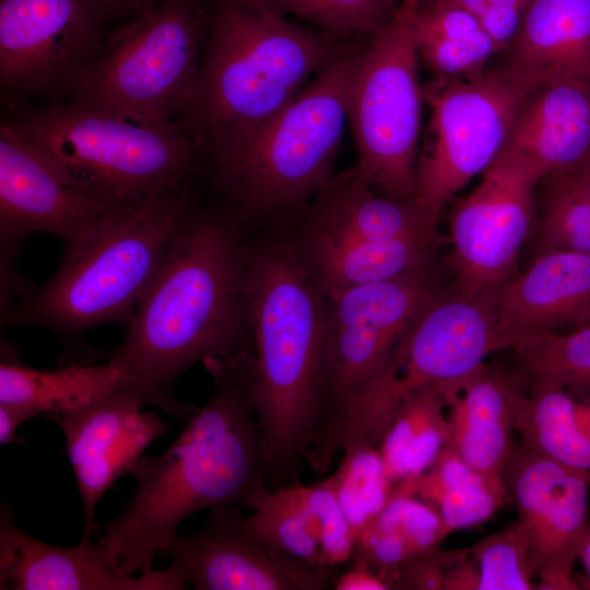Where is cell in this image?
<instances>
[{
  "mask_svg": "<svg viewBox=\"0 0 590 590\" xmlns=\"http://www.w3.org/2000/svg\"><path fill=\"white\" fill-rule=\"evenodd\" d=\"M283 14H294L317 28L344 37L377 33L394 8L388 0H259Z\"/></svg>",
  "mask_w": 590,
  "mask_h": 590,
  "instance_id": "d590c367",
  "label": "cell"
},
{
  "mask_svg": "<svg viewBox=\"0 0 590 590\" xmlns=\"http://www.w3.org/2000/svg\"><path fill=\"white\" fill-rule=\"evenodd\" d=\"M539 226L540 252L590 253V172L581 166L553 174Z\"/></svg>",
  "mask_w": 590,
  "mask_h": 590,
  "instance_id": "836d02e7",
  "label": "cell"
},
{
  "mask_svg": "<svg viewBox=\"0 0 590 590\" xmlns=\"http://www.w3.org/2000/svg\"><path fill=\"white\" fill-rule=\"evenodd\" d=\"M436 288L433 264L347 288L327 299L321 403L305 463L323 474L349 422L393 349Z\"/></svg>",
  "mask_w": 590,
  "mask_h": 590,
  "instance_id": "9c48e42d",
  "label": "cell"
},
{
  "mask_svg": "<svg viewBox=\"0 0 590 590\" xmlns=\"http://www.w3.org/2000/svg\"><path fill=\"white\" fill-rule=\"evenodd\" d=\"M393 487L429 503L451 533L487 521L509 497L503 476L473 468L450 447L425 472Z\"/></svg>",
  "mask_w": 590,
  "mask_h": 590,
  "instance_id": "f546056e",
  "label": "cell"
},
{
  "mask_svg": "<svg viewBox=\"0 0 590 590\" xmlns=\"http://www.w3.org/2000/svg\"><path fill=\"white\" fill-rule=\"evenodd\" d=\"M539 182L524 167L498 155L474 190L456 204L449 217V263L461 295L499 287L514 276Z\"/></svg>",
  "mask_w": 590,
  "mask_h": 590,
  "instance_id": "9a60e30c",
  "label": "cell"
},
{
  "mask_svg": "<svg viewBox=\"0 0 590 590\" xmlns=\"http://www.w3.org/2000/svg\"><path fill=\"white\" fill-rule=\"evenodd\" d=\"M583 324H590V318H589L588 321H587L586 323H583Z\"/></svg>",
  "mask_w": 590,
  "mask_h": 590,
  "instance_id": "bcb514c9",
  "label": "cell"
},
{
  "mask_svg": "<svg viewBox=\"0 0 590 590\" xmlns=\"http://www.w3.org/2000/svg\"><path fill=\"white\" fill-rule=\"evenodd\" d=\"M349 39L295 24L259 0H212L198 83L179 125L203 154L256 129L357 46Z\"/></svg>",
  "mask_w": 590,
  "mask_h": 590,
  "instance_id": "277c9868",
  "label": "cell"
},
{
  "mask_svg": "<svg viewBox=\"0 0 590 590\" xmlns=\"http://www.w3.org/2000/svg\"><path fill=\"white\" fill-rule=\"evenodd\" d=\"M530 94L499 66L475 80L434 79L424 86L432 115L413 201L439 219L452 197L495 162Z\"/></svg>",
  "mask_w": 590,
  "mask_h": 590,
  "instance_id": "7c38bea8",
  "label": "cell"
},
{
  "mask_svg": "<svg viewBox=\"0 0 590 590\" xmlns=\"http://www.w3.org/2000/svg\"><path fill=\"white\" fill-rule=\"evenodd\" d=\"M461 382L413 391L391 413L377 446L393 486L425 472L450 446L448 409Z\"/></svg>",
  "mask_w": 590,
  "mask_h": 590,
  "instance_id": "4316f807",
  "label": "cell"
},
{
  "mask_svg": "<svg viewBox=\"0 0 590 590\" xmlns=\"http://www.w3.org/2000/svg\"><path fill=\"white\" fill-rule=\"evenodd\" d=\"M504 481L529 543L536 589H580L574 568L589 528L590 472L516 442Z\"/></svg>",
  "mask_w": 590,
  "mask_h": 590,
  "instance_id": "5bb4252c",
  "label": "cell"
},
{
  "mask_svg": "<svg viewBox=\"0 0 590 590\" xmlns=\"http://www.w3.org/2000/svg\"><path fill=\"white\" fill-rule=\"evenodd\" d=\"M288 487L311 527L321 552V562L333 568L352 558L356 543L353 529L328 479Z\"/></svg>",
  "mask_w": 590,
  "mask_h": 590,
  "instance_id": "8d00e7d4",
  "label": "cell"
},
{
  "mask_svg": "<svg viewBox=\"0 0 590 590\" xmlns=\"http://www.w3.org/2000/svg\"><path fill=\"white\" fill-rule=\"evenodd\" d=\"M102 0H0V88L12 104L67 101L102 52Z\"/></svg>",
  "mask_w": 590,
  "mask_h": 590,
  "instance_id": "4fadbf2b",
  "label": "cell"
},
{
  "mask_svg": "<svg viewBox=\"0 0 590 590\" xmlns=\"http://www.w3.org/2000/svg\"><path fill=\"white\" fill-rule=\"evenodd\" d=\"M499 67L531 93L563 81L590 82V0H529Z\"/></svg>",
  "mask_w": 590,
  "mask_h": 590,
  "instance_id": "603a6c76",
  "label": "cell"
},
{
  "mask_svg": "<svg viewBox=\"0 0 590 590\" xmlns=\"http://www.w3.org/2000/svg\"><path fill=\"white\" fill-rule=\"evenodd\" d=\"M437 222V216L413 200L379 193L352 168L335 174L290 224L338 238L440 241Z\"/></svg>",
  "mask_w": 590,
  "mask_h": 590,
  "instance_id": "cb8c5ba5",
  "label": "cell"
},
{
  "mask_svg": "<svg viewBox=\"0 0 590 590\" xmlns=\"http://www.w3.org/2000/svg\"><path fill=\"white\" fill-rule=\"evenodd\" d=\"M375 519L399 534L417 557L437 551L451 533L429 503L394 487Z\"/></svg>",
  "mask_w": 590,
  "mask_h": 590,
  "instance_id": "74e56055",
  "label": "cell"
},
{
  "mask_svg": "<svg viewBox=\"0 0 590 590\" xmlns=\"http://www.w3.org/2000/svg\"><path fill=\"white\" fill-rule=\"evenodd\" d=\"M590 155V82L556 81L532 92L518 111L499 156L540 181Z\"/></svg>",
  "mask_w": 590,
  "mask_h": 590,
  "instance_id": "7402d4cb",
  "label": "cell"
},
{
  "mask_svg": "<svg viewBox=\"0 0 590 590\" xmlns=\"http://www.w3.org/2000/svg\"><path fill=\"white\" fill-rule=\"evenodd\" d=\"M388 1H389L390 5H391L392 8L396 9V7H397L400 2H402L403 0H388ZM411 1H414V2H415V0H411Z\"/></svg>",
  "mask_w": 590,
  "mask_h": 590,
  "instance_id": "f6af8a7d",
  "label": "cell"
},
{
  "mask_svg": "<svg viewBox=\"0 0 590 590\" xmlns=\"http://www.w3.org/2000/svg\"><path fill=\"white\" fill-rule=\"evenodd\" d=\"M416 1V0H415ZM471 14L505 51L512 42L529 0H439Z\"/></svg>",
  "mask_w": 590,
  "mask_h": 590,
  "instance_id": "f35d334b",
  "label": "cell"
},
{
  "mask_svg": "<svg viewBox=\"0 0 590 590\" xmlns=\"http://www.w3.org/2000/svg\"><path fill=\"white\" fill-rule=\"evenodd\" d=\"M590 318V253L539 252L520 275L499 291L497 334L502 350Z\"/></svg>",
  "mask_w": 590,
  "mask_h": 590,
  "instance_id": "ffe728a7",
  "label": "cell"
},
{
  "mask_svg": "<svg viewBox=\"0 0 590 590\" xmlns=\"http://www.w3.org/2000/svg\"><path fill=\"white\" fill-rule=\"evenodd\" d=\"M339 467L329 480L357 539L362 530L381 511L393 485L378 446L363 437L344 441Z\"/></svg>",
  "mask_w": 590,
  "mask_h": 590,
  "instance_id": "4dcf8cb0",
  "label": "cell"
},
{
  "mask_svg": "<svg viewBox=\"0 0 590 590\" xmlns=\"http://www.w3.org/2000/svg\"><path fill=\"white\" fill-rule=\"evenodd\" d=\"M248 353L203 361L213 384L208 401L163 452L143 455L132 468L133 493L101 539L122 573L152 570L188 517L223 506L247 508L268 485Z\"/></svg>",
  "mask_w": 590,
  "mask_h": 590,
  "instance_id": "7a4b0ae2",
  "label": "cell"
},
{
  "mask_svg": "<svg viewBox=\"0 0 590 590\" xmlns=\"http://www.w3.org/2000/svg\"><path fill=\"white\" fill-rule=\"evenodd\" d=\"M281 231L324 297L433 264L439 245L433 240L338 238L297 224H290Z\"/></svg>",
  "mask_w": 590,
  "mask_h": 590,
  "instance_id": "d4e9b609",
  "label": "cell"
},
{
  "mask_svg": "<svg viewBox=\"0 0 590 590\" xmlns=\"http://www.w3.org/2000/svg\"><path fill=\"white\" fill-rule=\"evenodd\" d=\"M579 560L581 562L586 576L583 578H576L580 588L590 589V521H589V528L586 535V540L579 556Z\"/></svg>",
  "mask_w": 590,
  "mask_h": 590,
  "instance_id": "7bdbcfd3",
  "label": "cell"
},
{
  "mask_svg": "<svg viewBox=\"0 0 590 590\" xmlns=\"http://www.w3.org/2000/svg\"><path fill=\"white\" fill-rule=\"evenodd\" d=\"M196 590H324L331 567L296 560L251 536L241 507L211 509L197 533H177L162 551Z\"/></svg>",
  "mask_w": 590,
  "mask_h": 590,
  "instance_id": "e0dca14e",
  "label": "cell"
},
{
  "mask_svg": "<svg viewBox=\"0 0 590 590\" xmlns=\"http://www.w3.org/2000/svg\"><path fill=\"white\" fill-rule=\"evenodd\" d=\"M247 298L249 396L262 435L267 483L279 488L298 481L317 433L327 299L281 229L251 235Z\"/></svg>",
  "mask_w": 590,
  "mask_h": 590,
  "instance_id": "3957f363",
  "label": "cell"
},
{
  "mask_svg": "<svg viewBox=\"0 0 590 590\" xmlns=\"http://www.w3.org/2000/svg\"><path fill=\"white\" fill-rule=\"evenodd\" d=\"M334 590H389L386 580L365 560L352 557V564L334 577Z\"/></svg>",
  "mask_w": 590,
  "mask_h": 590,
  "instance_id": "ab89813d",
  "label": "cell"
},
{
  "mask_svg": "<svg viewBox=\"0 0 590 590\" xmlns=\"http://www.w3.org/2000/svg\"><path fill=\"white\" fill-rule=\"evenodd\" d=\"M31 420V416L16 406L0 403V444H22L23 439L19 437L20 426Z\"/></svg>",
  "mask_w": 590,
  "mask_h": 590,
  "instance_id": "60d3db41",
  "label": "cell"
},
{
  "mask_svg": "<svg viewBox=\"0 0 590 590\" xmlns=\"http://www.w3.org/2000/svg\"><path fill=\"white\" fill-rule=\"evenodd\" d=\"M187 581L173 564L134 576L115 565L99 540L58 546L21 530L12 508L0 511L1 590H182Z\"/></svg>",
  "mask_w": 590,
  "mask_h": 590,
  "instance_id": "d6986e66",
  "label": "cell"
},
{
  "mask_svg": "<svg viewBox=\"0 0 590 590\" xmlns=\"http://www.w3.org/2000/svg\"><path fill=\"white\" fill-rule=\"evenodd\" d=\"M133 385L127 370L107 359L102 365L72 362L37 369L14 359L0 363V403L25 411L31 418L70 415Z\"/></svg>",
  "mask_w": 590,
  "mask_h": 590,
  "instance_id": "484cf974",
  "label": "cell"
},
{
  "mask_svg": "<svg viewBox=\"0 0 590 590\" xmlns=\"http://www.w3.org/2000/svg\"><path fill=\"white\" fill-rule=\"evenodd\" d=\"M412 23L418 59L438 81L482 76L499 54L493 38L468 12L439 0H416Z\"/></svg>",
  "mask_w": 590,
  "mask_h": 590,
  "instance_id": "f1b7e54d",
  "label": "cell"
},
{
  "mask_svg": "<svg viewBox=\"0 0 590 590\" xmlns=\"http://www.w3.org/2000/svg\"><path fill=\"white\" fill-rule=\"evenodd\" d=\"M579 166L590 172V155Z\"/></svg>",
  "mask_w": 590,
  "mask_h": 590,
  "instance_id": "ee69618b",
  "label": "cell"
},
{
  "mask_svg": "<svg viewBox=\"0 0 590 590\" xmlns=\"http://www.w3.org/2000/svg\"><path fill=\"white\" fill-rule=\"evenodd\" d=\"M161 0H102L110 15L131 17Z\"/></svg>",
  "mask_w": 590,
  "mask_h": 590,
  "instance_id": "b9f144b4",
  "label": "cell"
},
{
  "mask_svg": "<svg viewBox=\"0 0 590 590\" xmlns=\"http://www.w3.org/2000/svg\"><path fill=\"white\" fill-rule=\"evenodd\" d=\"M413 1L403 0L358 54L349 123L357 177L381 194L413 200L424 86L418 79Z\"/></svg>",
  "mask_w": 590,
  "mask_h": 590,
  "instance_id": "30bf717a",
  "label": "cell"
},
{
  "mask_svg": "<svg viewBox=\"0 0 590 590\" xmlns=\"http://www.w3.org/2000/svg\"><path fill=\"white\" fill-rule=\"evenodd\" d=\"M4 117L109 210L189 182L199 168V149L179 123L139 122L70 101Z\"/></svg>",
  "mask_w": 590,
  "mask_h": 590,
  "instance_id": "52a82bcc",
  "label": "cell"
},
{
  "mask_svg": "<svg viewBox=\"0 0 590 590\" xmlns=\"http://www.w3.org/2000/svg\"><path fill=\"white\" fill-rule=\"evenodd\" d=\"M517 436L529 450L590 472V387L529 384Z\"/></svg>",
  "mask_w": 590,
  "mask_h": 590,
  "instance_id": "83f0119b",
  "label": "cell"
},
{
  "mask_svg": "<svg viewBox=\"0 0 590 590\" xmlns=\"http://www.w3.org/2000/svg\"><path fill=\"white\" fill-rule=\"evenodd\" d=\"M361 48L328 66L262 125L204 153L221 205L248 234L284 228L335 175Z\"/></svg>",
  "mask_w": 590,
  "mask_h": 590,
  "instance_id": "5b68a950",
  "label": "cell"
},
{
  "mask_svg": "<svg viewBox=\"0 0 590 590\" xmlns=\"http://www.w3.org/2000/svg\"><path fill=\"white\" fill-rule=\"evenodd\" d=\"M193 199L189 181L108 212L63 243L52 276L40 286L26 285L2 321L40 328L72 343L96 327L127 324Z\"/></svg>",
  "mask_w": 590,
  "mask_h": 590,
  "instance_id": "8992f818",
  "label": "cell"
},
{
  "mask_svg": "<svg viewBox=\"0 0 590 590\" xmlns=\"http://www.w3.org/2000/svg\"><path fill=\"white\" fill-rule=\"evenodd\" d=\"M247 508L251 515L244 516V527L256 540L296 560L323 565L317 539L288 485L263 486Z\"/></svg>",
  "mask_w": 590,
  "mask_h": 590,
  "instance_id": "d6a6232c",
  "label": "cell"
},
{
  "mask_svg": "<svg viewBox=\"0 0 590 590\" xmlns=\"http://www.w3.org/2000/svg\"><path fill=\"white\" fill-rule=\"evenodd\" d=\"M502 286L473 296L435 288L353 413L342 445L355 436L378 445L391 413L408 394L460 382L502 350L497 334Z\"/></svg>",
  "mask_w": 590,
  "mask_h": 590,
  "instance_id": "8fae6325",
  "label": "cell"
},
{
  "mask_svg": "<svg viewBox=\"0 0 590 590\" xmlns=\"http://www.w3.org/2000/svg\"><path fill=\"white\" fill-rule=\"evenodd\" d=\"M527 385L555 382L590 387V324L569 332L546 331L510 347Z\"/></svg>",
  "mask_w": 590,
  "mask_h": 590,
  "instance_id": "1f68e13d",
  "label": "cell"
},
{
  "mask_svg": "<svg viewBox=\"0 0 590 590\" xmlns=\"http://www.w3.org/2000/svg\"><path fill=\"white\" fill-rule=\"evenodd\" d=\"M212 0H161L110 31L72 103L151 125L178 123L199 79Z\"/></svg>",
  "mask_w": 590,
  "mask_h": 590,
  "instance_id": "ba28073f",
  "label": "cell"
},
{
  "mask_svg": "<svg viewBox=\"0 0 590 590\" xmlns=\"http://www.w3.org/2000/svg\"><path fill=\"white\" fill-rule=\"evenodd\" d=\"M527 398L528 385L516 368L485 361L451 398L449 447L473 468L504 477Z\"/></svg>",
  "mask_w": 590,
  "mask_h": 590,
  "instance_id": "44dd1931",
  "label": "cell"
},
{
  "mask_svg": "<svg viewBox=\"0 0 590 590\" xmlns=\"http://www.w3.org/2000/svg\"><path fill=\"white\" fill-rule=\"evenodd\" d=\"M149 405L139 387L129 385L80 412L55 416L64 439V452L80 493L83 510L81 539L97 529L95 511L103 495L168 432V424Z\"/></svg>",
  "mask_w": 590,
  "mask_h": 590,
  "instance_id": "ac0fdd59",
  "label": "cell"
},
{
  "mask_svg": "<svg viewBox=\"0 0 590 590\" xmlns=\"http://www.w3.org/2000/svg\"><path fill=\"white\" fill-rule=\"evenodd\" d=\"M477 590L536 589L529 543L518 520L470 546Z\"/></svg>",
  "mask_w": 590,
  "mask_h": 590,
  "instance_id": "e575fe53",
  "label": "cell"
},
{
  "mask_svg": "<svg viewBox=\"0 0 590 590\" xmlns=\"http://www.w3.org/2000/svg\"><path fill=\"white\" fill-rule=\"evenodd\" d=\"M251 235L225 210L193 199L158 270L108 356L154 405L178 420L198 406L175 387L198 362L252 353L247 279Z\"/></svg>",
  "mask_w": 590,
  "mask_h": 590,
  "instance_id": "6da1fadb",
  "label": "cell"
},
{
  "mask_svg": "<svg viewBox=\"0 0 590 590\" xmlns=\"http://www.w3.org/2000/svg\"><path fill=\"white\" fill-rule=\"evenodd\" d=\"M113 210L84 193L5 117L0 123L1 259L15 260L33 234L70 241Z\"/></svg>",
  "mask_w": 590,
  "mask_h": 590,
  "instance_id": "2e32d148",
  "label": "cell"
}]
</instances>
